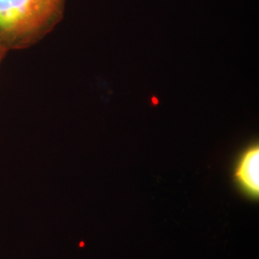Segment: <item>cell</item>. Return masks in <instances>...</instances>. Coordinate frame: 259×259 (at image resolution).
<instances>
[{"label":"cell","mask_w":259,"mask_h":259,"mask_svg":"<svg viewBox=\"0 0 259 259\" xmlns=\"http://www.w3.org/2000/svg\"><path fill=\"white\" fill-rule=\"evenodd\" d=\"M5 56H6V54H5V53L0 49V65H1V62H2V60L4 59V57H5Z\"/></svg>","instance_id":"3"},{"label":"cell","mask_w":259,"mask_h":259,"mask_svg":"<svg viewBox=\"0 0 259 259\" xmlns=\"http://www.w3.org/2000/svg\"><path fill=\"white\" fill-rule=\"evenodd\" d=\"M66 0H0V49L35 46L63 20Z\"/></svg>","instance_id":"1"},{"label":"cell","mask_w":259,"mask_h":259,"mask_svg":"<svg viewBox=\"0 0 259 259\" xmlns=\"http://www.w3.org/2000/svg\"><path fill=\"white\" fill-rule=\"evenodd\" d=\"M232 185L242 198L251 203L259 200V143L253 140L241 149L232 169Z\"/></svg>","instance_id":"2"}]
</instances>
